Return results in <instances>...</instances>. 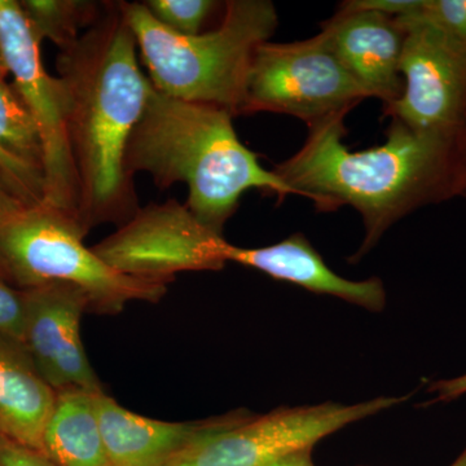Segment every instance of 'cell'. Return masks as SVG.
Returning <instances> with one entry per match:
<instances>
[{
    "label": "cell",
    "mask_w": 466,
    "mask_h": 466,
    "mask_svg": "<svg viewBox=\"0 0 466 466\" xmlns=\"http://www.w3.org/2000/svg\"><path fill=\"white\" fill-rule=\"evenodd\" d=\"M0 177L12 195L26 207H35L45 201V177L24 162L12 157L0 147Z\"/></svg>",
    "instance_id": "obj_20"
},
{
    "label": "cell",
    "mask_w": 466,
    "mask_h": 466,
    "mask_svg": "<svg viewBox=\"0 0 466 466\" xmlns=\"http://www.w3.org/2000/svg\"><path fill=\"white\" fill-rule=\"evenodd\" d=\"M76 218L42 202L0 223V275L17 289L63 285L78 290L87 311L116 315L135 300L164 299L167 281L134 278L106 265Z\"/></svg>",
    "instance_id": "obj_5"
},
{
    "label": "cell",
    "mask_w": 466,
    "mask_h": 466,
    "mask_svg": "<svg viewBox=\"0 0 466 466\" xmlns=\"http://www.w3.org/2000/svg\"><path fill=\"white\" fill-rule=\"evenodd\" d=\"M348 115L308 125L303 146L272 170L319 213L358 211L366 233L350 258L358 263L408 214L458 198L462 137L421 133L390 119L385 143L351 150L343 142Z\"/></svg>",
    "instance_id": "obj_1"
},
{
    "label": "cell",
    "mask_w": 466,
    "mask_h": 466,
    "mask_svg": "<svg viewBox=\"0 0 466 466\" xmlns=\"http://www.w3.org/2000/svg\"><path fill=\"white\" fill-rule=\"evenodd\" d=\"M34 35L66 50L90 29L103 12L104 2L90 0H20Z\"/></svg>",
    "instance_id": "obj_17"
},
{
    "label": "cell",
    "mask_w": 466,
    "mask_h": 466,
    "mask_svg": "<svg viewBox=\"0 0 466 466\" xmlns=\"http://www.w3.org/2000/svg\"><path fill=\"white\" fill-rule=\"evenodd\" d=\"M0 147L45 177L41 131L14 85L0 79Z\"/></svg>",
    "instance_id": "obj_18"
},
{
    "label": "cell",
    "mask_w": 466,
    "mask_h": 466,
    "mask_svg": "<svg viewBox=\"0 0 466 466\" xmlns=\"http://www.w3.org/2000/svg\"><path fill=\"white\" fill-rule=\"evenodd\" d=\"M7 76V69H5V64H3L2 57H0V79H5Z\"/></svg>",
    "instance_id": "obj_30"
},
{
    "label": "cell",
    "mask_w": 466,
    "mask_h": 466,
    "mask_svg": "<svg viewBox=\"0 0 466 466\" xmlns=\"http://www.w3.org/2000/svg\"><path fill=\"white\" fill-rule=\"evenodd\" d=\"M422 0H346L337 9L377 12L398 18L416 12Z\"/></svg>",
    "instance_id": "obj_23"
},
{
    "label": "cell",
    "mask_w": 466,
    "mask_h": 466,
    "mask_svg": "<svg viewBox=\"0 0 466 466\" xmlns=\"http://www.w3.org/2000/svg\"><path fill=\"white\" fill-rule=\"evenodd\" d=\"M231 249L223 235L202 225L177 200L140 208L92 248L122 274L167 283L179 272L219 271L229 263Z\"/></svg>",
    "instance_id": "obj_8"
},
{
    "label": "cell",
    "mask_w": 466,
    "mask_h": 466,
    "mask_svg": "<svg viewBox=\"0 0 466 466\" xmlns=\"http://www.w3.org/2000/svg\"><path fill=\"white\" fill-rule=\"evenodd\" d=\"M121 2H104L96 23L58 52L67 137L78 179V223L86 233L124 226L139 210L125 155L149 92Z\"/></svg>",
    "instance_id": "obj_2"
},
{
    "label": "cell",
    "mask_w": 466,
    "mask_h": 466,
    "mask_svg": "<svg viewBox=\"0 0 466 466\" xmlns=\"http://www.w3.org/2000/svg\"><path fill=\"white\" fill-rule=\"evenodd\" d=\"M0 57L41 131L45 147L43 202L78 222V179L67 137L66 96L57 76L46 70L41 41L34 35L16 0H0Z\"/></svg>",
    "instance_id": "obj_9"
},
{
    "label": "cell",
    "mask_w": 466,
    "mask_h": 466,
    "mask_svg": "<svg viewBox=\"0 0 466 466\" xmlns=\"http://www.w3.org/2000/svg\"><path fill=\"white\" fill-rule=\"evenodd\" d=\"M24 291L25 323L21 346L39 375L56 392H103L81 337L87 302L78 290L47 285Z\"/></svg>",
    "instance_id": "obj_11"
},
{
    "label": "cell",
    "mask_w": 466,
    "mask_h": 466,
    "mask_svg": "<svg viewBox=\"0 0 466 466\" xmlns=\"http://www.w3.org/2000/svg\"><path fill=\"white\" fill-rule=\"evenodd\" d=\"M95 395L57 392L42 441V452L57 466H110Z\"/></svg>",
    "instance_id": "obj_16"
},
{
    "label": "cell",
    "mask_w": 466,
    "mask_h": 466,
    "mask_svg": "<svg viewBox=\"0 0 466 466\" xmlns=\"http://www.w3.org/2000/svg\"><path fill=\"white\" fill-rule=\"evenodd\" d=\"M0 466H57L45 453L0 437Z\"/></svg>",
    "instance_id": "obj_24"
},
{
    "label": "cell",
    "mask_w": 466,
    "mask_h": 466,
    "mask_svg": "<svg viewBox=\"0 0 466 466\" xmlns=\"http://www.w3.org/2000/svg\"><path fill=\"white\" fill-rule=\"evenodd\" d=\"M25 208L29 207H26L17 198H15L5 182H3L2 177H0V223L16 216L17 213H20Z\"/></svg>",
    "instance_id": "obj_26"
},
{
    "label": "cell",
    "mask_w": 466,
    "mask_h": 466,
    "mask_svg": "<svg viewBox=\"0 0 466 466\" xmlns=\"http://www.w3.org/2000/svg\"><path fill=\"white\" fill-rule=\"evenodd\" d=\"M0 276H2V275H0ZM2 278H3V276H2Z\"/></svg>",
    "instance_id": "obj_31"
},
{
    "label": "cell",
    "mask_w": 466,
    "mask_h": 466,
    "mask_svg": "<svg viewBox=\"0 0 466 466\" xmlns=\"http://www.w3.org/2000/svg\"><path fill=\"white\" fill-rule=\"evenodd\" d=\"M372 99L343 66L323 33L291 43L265 42L248 76L241 116L278 113L306 125L350 113Z\"/></svg>",
    "instance_id": "obj_7"
},
{
    "label": "cell",
    "mask_w": 466,
    "mask_h": 466,
    "mask_svg": "<svg viewBox=\"0 0 466 466\" xmlns=\"http://www.w3.org/2000/svg\"><path fill=\"white\" fill-rule=\"evenodd\" d=\"M25 323L24 291L0 276V337L21 345Z\"/></svg>",
    "instance_id": "obj_22"
},
{
    "label": "cell",
    "mask_w": 466,
    "mask_h": 466,
    "mask_svg": "<svg viewBox=\"0 0 466 466\" xmlns=\"http://www.w3.org/2000/svg\"><path fill=\"white\" fill-rule=\"evenodd\" d=\"M229 262L263 272L275 280L285 281L315 294L336 297L370 312L386 308V289L381 279L349 280L336 274L303 233L263 248L232 245Z\"/></svg>",
    "instance_id": "obj_13"
},
{
    "label": "cell",
    "mask_w": 466,
    "mask_h": 466,
    "mask_svg": "<svg viewBox=\"0 0 466 466\" xmlns=\"http://www.w3.org/2000/svg\"><path fill=\"white\" fill-rule=\"evenodd\" d=\"M434 395V401H451L466 394V373L456 379L441 380L429 388Z\"/></svg>",
    "instance_id": "obj_25"
},
{
    "label": "cell",
    "mask_w": 466,
    "mask_h": 466,
    "mask_svg": "<svg viewBox=\"0 0 466 466\" xmlns=\"http://www.w3.org/2000/svg\"><path fill=\"white\" fill-rule=\"evenodd\" d=\"M380 397L355 404L327 401L280 408L266 415L235 412L213 419L165 466H267L303 450H314L328 435L406 401Z\"/></svg>",
    "instance_id": "obj_6"
},
{
    "label": "cell",
    "mask_w": 466,
    "mask_h": 466,
    "mask_svg": "<svg viewBox=\"0 0 466 466\" xmlns=\"http://www.w3.org/2000/svg\"><path fill=\"white\" fill-rule=\"evenodd\" d=\"M217 29L182 35L150 15L144 3L121 2L153 88L175 99L208 104L241 116L257 48L279 26L269 0H229Z\"/></svg>",
    "instance_id": "obj_4"
},
{
    "label": "cell",
    "mask_w": 466,
    "mask_h": 466,
    "mask_svg": "<svg viewBox=\"0 0 466 466\" xmlns=\"http://www.w3.org/2000/svg\"><path fill=\"white\" fill-rule=\"evenodd\" d=\"M267 466H314L312 450L299 451V452L291 453L283 459L276 460Z\"/></svg>",
    "instance_id": "obj_27"
},
{
    "label": "cell",
    "mask_w": 466,
    "mask_h": 466,
    "mask_svg": "<svg viewBox=\"0 0 466 466\" xmlns=\"http://www.w3.org/2000/svg\"><path fill=\"white\" fill-rule=\"evenodd\" d=\"M233 118L219 106L175 99L152 86L126 148V173L131 177L149 174L161 189L187 184L186 207L220 235L250 189L274 195L280 202L297 196L241 142Z\"/></svg>",
    "instance_id": "obj_3"
},
{
    "label": "cell",
    "mask_w": 466,
    "mask_h": 466,
    "mask_svg": "<svg viewBox=\"0 0 466 466\" xmlns=\"http://www.w3.org/2000/svg\"><path fill=\"white\" fill-rule=\"evenodd\" d=\"M219 5L214 0H148L144 3L161 25L182 35L200 34L201 26Z\"/></svg>",
    "instance_id": "obj_19"
},
{
    "label": "cell",
    "mask_w": 466,
    "mask_h": 466,
    "mask_svg": "<svg viewBox=\"0 0 466 466\" xmlns=\"http://www.w3.org/2000/svg\"><path fill=\"white\" fill-rule=\"evenodd\" d=\"M56 397L23 346L0 337V437L42 452Z\"/></svg>",
    "instance_id": "obj_15"
},
{
    "label": "cell",
    "mask_w": 466,
    "mask_h": 466,
    "mask_svg": "<svg viewBox=\"0 0 466 466\" xmlns=\"http://www.w3.org/2000/svg\"><path fill=\"white\" fill-rule=\"evenodd\" d=\"M406 30L400 99L383 116L412 130L462 137L466 131V43L412 15L398 17Z\"/></svg>",
    "instance_id": "obj_10"
},
{
    "label": "cell",
    "mask_w": 466,
    "mask_h": 466,
    "mask_svg": "<svg viewBox=\"0 0 466 466\" xmlns=\"http://www.w3.org/2000/svg\"><path fill=\"white\" fill-rule=\"evenodd\" d=\"M410 15L466 43V0H422Z\"/></svg>",
    "instance_id": "obj_21"
},
{
    "label": "cell",
    "mask_w": 466,
    "mask_h": 466,
    "mask_svg": "<svg viewBox=\"0 0 466 466\" xmlns=\"http://www.w3.org/2000/svg\"><path fill=\"white\" fill-rule=\"evenodd\" d=\"M450 466H466V449Z\"/></svg>",
    "instance_id": "obj_29"
},
{
    "label": "cell",
    "mask_w": 466,
    "mask_h": 466,
    "mask_svg": "<svg viewBox=\"0 0 466 466\" xmlns=\"http://www.w3.org/2000/svg\"><path fill=\"white\" fill-rule=\"evenodd\" d=\"M458 198L466 200V131L461 140V158H460V179Z\"/></svg>",
    "instance_id": "obj_28"
},
{
    "label": "cell",
    "mask_w": 466,
    "mask_h": 466,
    "mask_svg": "<svg viewBox=\"0 0 466 466\" xmlns=\"http://www.w3.org/2000/svg\"><path fill=\"white\" fill-rule=\"evenodd\" d=\"M321 33L336 56L382 109L403 94L400 60L406 30L397 17L370 11L337 9Z\"/></svg>",
    "instance_id": "obj_12"
},
{
    "label": "cell",
    "mask_w": 466,
    "mask_h": 466,
    "mask_svg": "<svg viewBox=\"0 0 466 466\" xmlns=\"http://www.w3.org/2000/svg\"><path fill=\"white\" fill-rule=\"evenodd\" d=\"M95 406L110 466H165L211 421L148 419L119 406L104 391L95 395Z\"/></svg>",
    "instance_id": "obj_14"
}]
</instances>
